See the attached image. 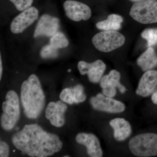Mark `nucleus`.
Masks as SVG:
<instances>
[{
	"label": "nucleus",
	"instance_id": "f257e3e1",
	"mask_svg": "<svg viewBox=\"0 0 157 157\" xmlns=\"http://www.w3.org/2000/svg\"><path fill=\"white\" fill-rule=\"evenodd\" d=\"M12 142L17 149L32 157L52 155L63 145L57 135L45 132L37 124L25 125L13 135Z\"/></svg>",
	"mask_w": 157,
	"mask_h": 157
},
{
	"label": "nucleus",
	"instance_id": "f03ea898",
	"mask_svg": "<svg viewBox=\"0 0 157 157\" xmlns=\"http://www.w3.org/2000/svg\"><path fill=\"white\" fill-rule=\"evenodd\" d=\"M45 97L38 77L32 74L24 81L21 89V100L27 117L36 118L45 104Z\"/></svg>",
	"mask_w": 157,
	"mask_h": 157
},
{
	"label": "nucleus",
	"instance_id": "7ed1b4c3",
	"mask_svg": "<svg viewBox=\"0 0 157 157\" xmlns=\"http://www.w3.org/2000/svg\"><path fill=\"white\" fill-rule=\"evenodd\" d=\"M129 147L136 156H157V134L149 133L136 135L129 141Z\"/></svg>",
	"mask_w": 157,
	"mask_h": 157
},
{
	"label": "nucleus",
	"instance_id": "20e7f679",
	"mask_svg": "<svg viewBox=\"0 0 157 157\" xmlns=\"http://www.w3.org/2000/svg\"><path fill=\"white\" fill-rule=\"evenodd\" d=\"M3 113L1 116V125L3 128L9 131L14 128L19 118V98L13 90L8 92L6 101L2 104Z\"/></svg>",
	"mask_w": 157,
	"mask_h": 157
},
{
	"label": "nucleus",
	"instance_id": "39448f33",
	"mask_svg": "<svg viewBox=\"0 0 157 157\" xmlns=\"http://www.w3.org/2000/svg\"><path fill=\"white\" fill-rule=\"evenodd\" d=\"M130 14L133 19L143 24L157 22V0H144L135 3Z\"/></svg>",
	"mask_w": 157,
	"mask_h": 157
},
{
	"label": "nucleus",
	"instance_id": "423d86ee",
	"mask_svg": "<svg viewBox=\"0 0 157 157\" xmlns=\"http://www.w3.org/2000/svg\"><path fill=\"white\" fill-rule=\"evenodd\" d=\"M125 38L116 31H104L98 33L92 39L93 44L96 48L102 52H108L124 45Z\"/></svg>",
	"mask_w": 157,
	"mask_h": 157
},
{
	"label": "nucleus",
	"instance_id": "0eeeda50",
	"mask_svg": "<svg viewBox=\"0 0 157 157\" xmlns=\"http://www.w3.org/2000/svg\"><path fill=\"white\" fill-rule=\"evenodd\" d=\"M90 103L96 110L109 113H120L125 109V106L122 102L101 93L91 98Z\"/></svg>",
	"mask_w": 157,
	"mask_h": 157
},
{
	"label": "nucleus",
	"instance_id": "6e6552de",
	"mask_svg": "<svg viewBox=\"0 0 157 157\" xmlns=\"http://www.w3.org/2000/svg\"><path fill=\"white\" fill-rule=\"evenodd\" d=\"M63 7L66 15L73 21L87 20L91 16V10L90 7L80 2L67 0L64 3Z\"/></svg>",
	"mask_w": 157,
	"mask_h": 157
},
{
	"label": "nucleus",
	"instance_id": "1a4fd4ad",
	"mask_svg": "<svg viewBox=\"0 0 157 157\" xmlns=\"http://www.w3.org/2000/svg\"><path fill=\"white\" fill-rule=\"evenodd\" d=\"M39 12L34 7L22 11L12 21L11 30L13 33H21L33 23L39 17Z\"/></svg>",
	"mask_w": 157,
	"mask_h": 157
},
{
	"label": "nucleus",
	"instance_id": "9d476101",
	"mask_svg": "<svg viewBox=\"0 0 157 157\" xmlns=\"http://www.w3.org/2000/svg\"><path fill=\"white\" fill-rule=\"evenodd\" d=\"M121 74L118 71L112 70L109 74L102 77L100 80V85L102 89V92L104 95L113 98L116 94V88L124 94L126 88L120 82Z\"/></svg>",
	"mask_w": 157,
	"mask_h": 157
},
{
	"label": "nucleus",
	"instance_id": "9b49d317",
	"mask_svg": "<svg viewBox=\"0 0 157 157\" xmlns=\"http://www.w3.org/2000/svg\"><path fill=\"white\" fill-rule=\"evenodd\" d=\"M106 68V65L101 60H97L92 63L81 61L78 64L80 74H87L89 80L93 83H98L101 80Z\"/></svg>",
	"mask_w": 157,
	"mask_h": 157
},
{
	"label": "nucleus",
	"instance_id": "f8f14e48",
	"mask_svg": "<svg viewBox=\"0 0 157 157\" xmlns=\"http://www.w3.org/2000/svg\"><path fill=\"white\" fill-rule=\"evenodd\" d=\"M59 28V21L57 17L48 14H43L37 23L34 37L41 36L52 37L57 33Z\"/></svg>",
	"mask_w": 157,
	"mask_h": 157
},
{
	"label": "nucleus",
	"instance_id": "ddd939ff",
	"mask_svg": "<svg viewBox=\"0 0 157 157\" xmlns=\"http://www.w3.org/2000/svg\"><path fill=\"white\" fill-rule=\"evenodd\" d=\"M67 109V106L63 101L50 102L45 110V117L54 126H63L65 122L64 113Z\"/></svg>",
	"mask_w": 157,
	"mask_h": 157
},
{
	"label": "nucleus",
	"instance_id": "4468645a",
	"mask_svg": "<svg viewBox=\"0 0 157 157\" xmlns=\"http://www.w3.org/2000/svg\"><path fill=\"white\" fill-rule=\"evenodd\" d=\"M77 143L86 147L88 154L92 157H101L103 152L100 141L95 135L90 133H81L76 135Z\"/></svg>",
	"mask_w": 157,
	"mask_h": 157
},
{
	"label": "nucleus",
	"instance_id": "2eb2a0df",
	"mask_svg": "<svg viewBox=\"0 0 157 157\" xmlns=\"http://www.w3.org/2000/svg\"><path fill=\"white\" fill-rule=\"evenodd\" d=\"M157 86V71H146L140 78L136 90L137 95L147 97L152 94Z\"/></svg>",
	"mask_w": 157,
	"mask_h": 157
},
{
	"label": "nucleus",
	"instance_id": "dca6fc26",
	"mask_svg": "<svg viewBox=\"0 0 157 157\" xmlns=\"http://www.w3.org/2000/svg\"><path fill=\"white\" fill-rule=\"evenodd\" d=\"M59 98L63 102L72 104L84 102L86 99V96L84 93L83 86L78 84L73 87L67 88L63 90Z\"/></svg>",
	"mask_w": 157,
	"mask_h": 157
},
{
	"label": "nucleus",
	"instance_id": "f3484780",
	"mask_svg": "<svg viewBox=\"0 0 157 157\" xmlns=\"http://www.w3.org/2000/svg\"><path fill=\"white\" fill-rule=\"evenodd\" d=\"M109 124L113 129V136L117 141L125 140L132 134L131 124L123 118L113 119L110 121Z\"/></svg>",
	"mask_w": 157,
	"mask_h": 157
},
{
	"label": "nucleus",
	"instance_id": "a211bd4d",
	"mask_svg": "<svg viewBox=\"0 0 157 157\" xmlns=\"http://www.w3.org/2000/svg\"><path fill=\"white\" fill-rule=\"evenodd\" d=\"M137 64L143 71L150 70L157 66V56L152 47H149L137 59Z\"/></svg>",
	"mask_w": 157,
	"mask_h": 157
},
{
	"label": "nucleus",
	"instance_id": "6ab92c4d",
	"mask_svg": "<svg viewBox=\"0 0 157 157\" xmlns=\"http://www.w3.org/2000/svg\"><path fill=\"white\" fill-rule=\"evenodd\" d=\"M123 21V17L120 15L111 14L108 16L107 19L98 22L96 27L103 31H117L121 28Z\"/></svg>",
	"mask_w": 157,
	"mask_h": 157
},
{
	"label": "nucleus",
	"instance_id": "aec40b11",
	"mask_svg": "<svg viewBox=\"0 0 157 157\" xmlns=\"http://www.w3.org/2000/svg\"><path fill=\"white\" fill-rule=\"evenodd\" d=\"M69 44L67 37L61 32H58L51 37L50 45L57 49L66 48L67 47Z\"/></svg>",
	"mask_w": 157,
	"mask_h": 157
},
{
	"label": "nucleus",
	"instance_id": "412c9836",
	"mask_svg": "<svg viewBox=\"0 0 157 157\" xmlns=\"http://www.w3.org/2000/svg\"><path fill=\"white\" fill-rule=\"evenodd\" d=\"M141 36L147 41L148 47L157 45V29H147L142 32Z\"/></svg>",
	"mask_w": 157,
	"mask_h": 157
},
{
	"label": "nucleus",
	"instance_id": "4be33fe9",
	"mask_svg": "<svg viewBox=\"0 0 157 157\" xmlns=\"http://www.w3.org/2000/svg\"><path fill=\"white\" fill-rule=\"evenodd\" d=\"M40 56L43 59L55 58L58 56V49L50 44L45 45L41 49Z\"/></svg>",
	"mask_w": 157,
	"mask_h": 157
},
{
	"label": "nucleus",
	"instance_id": "5701e85b",
	"mask_svg": "<svg viewBox=\"0 0 157 157\" xmlns=\"http://www.w3.org/2000/svg\"><path fill=\"white\" fill-rule=\"evenodd\" d=\"M14 4L15 8L19 11H23L30 8L33 0H9Z\"/></svg>",
	"mask_w": 157,
	"mask_h": 157
},
{
	"label": "nucleus",
	"instance_id": "b1692460",
	"mask_svg": "<svg viewBox=\"0 0 157 157\" xmlns=\"http://www.w3.org/2000/svg\"><path fill=\"white\" fill-rule=\"evenodd\" d=\"M9 148L8 144L4 141L0 142V157H9Z\"/></svg>",
	"mask_w": 157,
	"mask_h": 157
},
{
	"label": "nucleus",
	"instance_id": "393cba45",
	"mask_svg": "<svg viewBox=\"0 0 157 157\" xmlns=\"http://www.w3.org/2000/svg\"><path fill=\"white\" fill-rule=\"evenodd\" d=\"M151 100L154 104L157 105V90L153 93L151 96Z\"/></svg>",
	"mask_w": 157,
	"mask_h": 157
},
{
	"label": "nucleus",
	"instance_id": "a878e982",
	"mask_svg": "<svg viewBox=\"0 0 157 157\" xmlns=\"http://www.w3.org/2000/svg\"><path fill=\"white\" fill-rule=\"evenodd\" d=\"M3 68L2 63V57H0V79L2 78V74Z\"/></svg>",
	"mask_w": 157,
	"mask_h": 157
},
{
	"label": "nucleus",
	"instance_id": "bb28decb",
	"mask_svg": "<svg viewBox=\"0 0 157 157\" xmlns=\"http://www.w3.org/2000/svg\"><path fill=\"white\" fill-rule=\"evenodd\" d=\"M132 1H140V0H132Z\"/></svg>",
	"mask_w": 157,
	"mask_h": 157
},
{
	"label": "nucleus",
	"instance_id": "cd10ccee",
	"mask_svg": "<svg viewBox=\"0 0 157 157\" xmlns=\"http://www.w3.org/2000/svg\"><path fill=\"white\" fill-rule=\"evenodd\" d=\"M70 71H71V70H68V72H70Z\"/></svg>",
	"mask_w": 157,
	"mask_h": 157
},
{
	"label": "nucleus",
	"instance_id": "c85d7f7f",
	"mask_svg": "<svg viewBox=\"0 0 157 157\" xmlns=\"http://www.w3.org/2000/svg\"><path fill=\"white\" fill-rule=\"evenodd\" d=\"M64 157H70V156H64Z\"/></svg>",
	"mask_w": 157,
	"mask_h": 157
}]
</instances>
